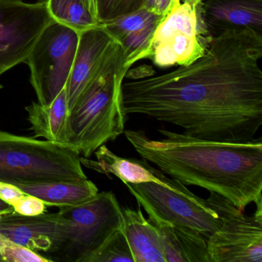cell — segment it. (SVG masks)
<instances>
[{"mask_svg":"<svg viewBox=\"0 0 262 262\" xmlns=\"http://www.w3.org/2000/svg\"><path fill=\"white\" fill-rule=\"evenodd\" d=\"M262 35L228 30L202 57L122 83L126 116L143 115L206 140L248 142L262 125Z\"/></svg>","mask_w":262,"mask_h":262,"instance_id":"1","label":"cell"},{"mask_svg":"<svg viewBox=\"0 0 262 262\" xmlns=\"http://www.w3.org/2000/svg\"><path fill=\"white\" fill-rule=\"evenodd\" d=\"M159 132L163 139H150L142 130H125L124 134L142 159L184 185L217 193L242 210L261 202V138L220 142L165 128Z\"/></svg>","mask_w":262,"mask_h":262,"instance_id":"2","label":"cell"},{"mask_svg":"<svg viewBox=\"0 0 262 262\" xmlns=\"http://www.w3.org/2000/svg\"><path fill=\"white\" fill-rule=\"evenodd\" d=\"M123 51L116 42L113 51L69 114L67 145L85 158L125 131L122 83L128 70Z\"/></svg>","mask_w":262,"mask_h":262,"instance_id":"3","label":"cell"},{"mask_svg":"<svg viewBox=\"0 0 262 262\" xmlns=\"http://www.w3.org/2000/svg\"><path fill=\"white\" fill-rule=\"evenodd\" d=\"M85 179L80 154L70 145L0 131V182L18 186Z\"/></svg>","mask_w":262,"mask_h":262,"instance_id":"4","label":"cell"},{"mask_svg":"<svg viewBox=\"0 0 262 262\" xmlns=\"http://www.w3.org/2000/svg\"><path fill=\"white\" fill-rule=\"evenodd\" d=\"M50 261L88 262L116 231L123 228L122 206L113 191H102L88 202L61 207Z\"/></svg>","mask_w":262,"mask_h":262,"instance_id":"5","label":"cell"},{"mask_svg":"<svg viewBox=\"0 0 262 262\" xmlns=\"http://www.w3.org/2000/svg\"><path fill=\"white\" fill-rule=\"evenodd\" d=\"M159 182L125 184L146 211L174 225L186 227L208 238L221 226L217 212L176 179L158 170Z\"/></svg>","mask_w":262,"mask_h":262,"instance_id":"6","label":"cell"},{"mask_svg":"<svg viewBox=\"0 0 262 262\" xmlns=\"http://www.w3.org/2000/svg\"><path fill=\"white\" fill-rule=\"evenodd\" d=\"M211 39L201 19L199 4L173 0L156 27L149 59L159 68L189 65L203 56Z\"/></svg>","mask_w":262,"mask_h":262,"instance_id":"7","label":"cell"},{"mask_svg":"<svg viewBox=\"0 0 262 262\" xmlns=\"http://www.w3.org/2000/svg\"><path fill=\"white\" fill-rule=\"evenodd\" d=\"M205 201L222 222L207 238L210 262H262V201L252 215L217 193Z\"/></svg>","mask_w":262,"mask_h":262,"instance_id":"8","label":"cell"},{"mask_svg":"<svg viewBox=\"0 0 262 262\" xmlns=\"http://www.w3.org/2000/svg\"><path fill=\"white\" fill-rule=\"evenodd\" d=\"M79 39L77 32L54 22L42 32L26 59L30 82L41 105L51 104L66 88Z\"/></svg>","mask_w":262,"mask_h":262,"instance_id":"9","label":"cell"},{"mask_svg":"<svg viewBox=\"0 0 262 262\" xmlns=\"http://www.w3.org/2000/svg\"><path fill=\"white\" fill-rule=\"evenodd\" d=\"M53 23L45 1L0 0V76L25 62L42 32Z\"/></svg>","mask_w":262,"mask_h":262,"instance_id":"10","label":"cell"},{"mask_svg":"<svg viewBox=\"0 0 262 262\" xmlns=\"http://www.w3.org/2000/svg\"><path fill=\"white\" fill-rule=\"evenodd\" d=\"M116 42L102 25L79 34L76 56L66 85L69 112L97 74Z\"/></svg>","mask_w":262,"mask_h":262,"instance_id":"11","label":"cell"},{"mask_svg":"<svg viewBox=\"0 0 262 262\" xmlns=\"http://www.w3.org/2000/svg\"><path fill=\"white\" fill-rule=\"evenodd\" d=\"M162 17L163 16L155 12L142 8L102 24L122 47L125 59L124 67L128 71L138 61L149 59L153 36Z\"/></svg>","mask_w":262,"mask_h":262,"instance_id":"12","label":"cell"},{"mask_svg":"<svg viewBox=\"0 0 262 262\" xmlns=\"http://www.w3.org/2000/svg\"><path fill=\"white\" fill-rule=\"evenodd\" d=\"M199 10L211 38L246 29L262 35V0H204Z\"/></svg>","mask_w":262,"mask_h":262,"instance_id":"13","label":"cell"},{"mask_svg":"<svg viewBox=\"0 0 262 262\" xmlns=\"http://www.w3.org/2000/svg\"><path fill=\"white\" fill-rule=\"evenodd\" d=\"M58 230V213L26 216L16 212L0 216V234L33 251L48 252Z\"/></svg>","mask_w":262,"mask_h":262,"instance_id":"14","label":"cell"},{"mask_svg":"<svg viewBox=\"0 0 262 262\" xmlns=\"http://www.w3.org/2000/svg\"><path fill=\"white\" fill-rule=\"evenodd\" d=\"M157 230L166 262H210L207 238L194 230L174 225L146 211Z\"/></svg>","mask_w":262,"mask_h":262,"instance_id":"15","label":"cell"},{"mask_svg":"<svg viewBox=\"0 0 262 262\" xmlns=\"http://www.w3.org/2000/svg\"><path fill=\"white\" fill-rule=\"evenodd\" d=\"M123 231L135 262H166L162 242L154 225L145 219L142 206L137 209L122 206Z\"/></svg>","mask_w":262,"mask_h":262,"instance_id":"16","label":"cell"},{"mask_svg":"<svg viewBox=\"0 0 262 262\" xmlns=\"http://www.w3.org/2000/svg\"><path fill=\"white\" fill-rule=\"evenodd\" d=\"M26 110L35 138L42 137L50 142L68 145L70 112L66 88L50 105L33 102L26 107Z\"/></svg>","mask_w":262,"mask_h":262,"instance_id":"17","label":"cell"},{"mask_svg":"<svg viewBox=\"0 0 262 262\" xmlns=\"http://www.w3.org/2000/svg\"><path fill=\"white\" fill-rule=\"evenodd\" d=\"M97 160L81 158V162L87 168L106 176L114 174L124 184H139L159 182L158 169L142 159H125L108 149L105 145L95 151Z\"/></svg>","mask_w":262,"mask_h":262,"instance_id":"18","label":"cell"},{"mask_svg":"<svg viewBox=\"0 0 262 262\" xmlns=\"http://www.w3.org/2000/svg\"><path fill=\"white\" fill-rule=\"evenodd\" d=\"M25 194L36 196L46 205L58 208L75 206L91 200L99 193L97 186L88 179L83 181H59L18 185Z\"/></svg>","mask_w":262,"mask_h":262,"instance_id":"19","label":"cell"},{"mask_svg":"<svg viewBox=\"0 0 262 262\" xmlns=\"http://www.w3.org/2000/svg\"><path fill=\"white\" fill-rule=\"evenodd\" d=\"M54 22L81 34L101 26L80 0H45Z\"/></svg>","mask_w":262,"mask_h":262,"instance_id":"20","label":"cell"},{"mask_svg":"<svg viewBox=\"0 0 262 262\" xmlns=\"http://www.w3.org/2000/svg\"><path fill=\"white\" fill-rule=\"evenodd\" d=\"M135 262L123 228L116 230L88 262Z\"/></svg>","mask_w":262,"mask_h":262,"instance_id":"21","label":"cell"},{"mask_svg":"<svg viewBox=\"0 0 262 262\" xmlns=\"http://www.w3.org/2000/svg\"><path fill=\"white\" fill-rule=\"evenodd\" d=\"M96 6L102 25L144 8V0H96Z\"/></svg>","mask_w":262,"mask_h":262,"instance_id":"22","label":"cell"},{"mask_svg":"<svg viewBox=\"0 0 262 262\" xmlns=\"http://www.w3.org/2000/svg\"><path fill=\"white\" fill-rule=\"evenodd\" d=\"M0 254L4 262H50L36 251L15 243L0 234Z\"/></svg>","mask_w":262,"mask_h":262,"instance_id":"23","label":"cell"},{"mask_svg":"<svg viewBox=\"0 0 262 262\" xmlns=\"http://www.w3.org/2000/svg\"><path fill=\"white\" fill-rule=\"evenodd\" d=\"M15 212L26 216H35L45 213L47 205L39 198L25 194L13 205Z\"/></svg>","mask_w":262,"mask_h":262,"instance_id":"24","label":"cell"},{"mask_svg":"<svg viewBox=\"0 0 262 262\" xmlns=\"http://www.w3.org/2000/svg\"><path fill=\"white\" fill-rule=\"evenodd\" d=\"M25 193L16 185L0 182V199L13 206Z\"/></svg>","mask_w":262,"mask_h":262,"instance_id":"25","label":"cell"},{"mask_svg":"<svg viewBox=\"0 0 262 262\" xmlns=\"http://www.w3.org/2000/svg\"><path fill=\"white\" fill-rule=\"evenodd\" d=\"M173 0H156V13L165 16L171 8Z\"/></svg>","mask_w":262,"mask_h":262,"instance_id":"26","label":"cell"},{"mask_svg":"<svg viewBox=\"0 0 262 262\" xmlns=\"http://www.w3.org/2000/svg\"><path fill=\"white\" fill-rule=\"evenodd\" d=\"M81 2L87 7L89 11L92 13L93 16L98 20L97 6H96V0H80Z\"/></svg>","mask_w":262,"mask_h":262,"instance_id":"27","label":"cell"},{"mask_svg":"<svg viewBox=\"0 0 262 262\" xmlns=\"http://www.w3.org/2000/svg\"><path fill=\"white\" fill-rule=\"evenodd\" d=\"M14 212V208L12 205H9L7 202H4L0 199V214H7Z\"/></svg>","mask_w":262,"mask_h":262,"instance_id":"28","label":"cell"},{"mask_svg":"<svg viewBox=\"0 0 262 262\" xmlns=\"http://www.w3.org/2000/svg\"><path fill=\"white\" fill-rule=\"evenodd\" d=\"M156 0H144V8L156 13Z\"/></svg>","mask_w":262,"mask_h":262,"instance_id":"29","label":"cell"},{"mask_svg":"<svg viewBox=\"0 0 262 262\" xmlns=\"http://www.w3.org/2000/svg\"><path fill=\"white\" fill-rule=\"evenodd\" d=\"M181 1H185V0H181ZM188 1H191V2L194 3L195 4H199L202 2V1H204V0H188Z\"/></svg>","mask_w":262,"mask_h":262,"instance_id":"30","label":"cell"},{"mask_svg":"<svg viewBox=\"0 0 262 262\" xmlns=\"http://www.w3.org/2000/svg\"><path fill=\"white\" fill-rule=\"evenodd\" d=\"M0 262H4V259H3L2 256H1V254H0Z\"/></svg>","mask_w":262,"mask_h":262,"instance_id":"31","label":"cell"},{"mask_svg":"<svg viewBox=\"0 0 262 262\" xmlns=\"http://www.w3.org/2000/svg\"><path fill=\"white\" fill-rule=\"evenodd\" d=\"M0 89H2V85H0Z\"/></svg>","mask_w":262,"mask_h":262,"instance_id":"32","label":"cell"},{"mask_svg":"<svg viewBox=\"0 0 262 262\" xmlns=\"http://www.w3.org/2000/svg\"><path fill=\"white\" fill-rule=\"evenodd\" d=\"M2 215V214H0V216Z\"/></svg>","mask_w":262,"mask_h":262,"instance_id":"33","label":"cell"},{"mask_svg":"<svg viewBox=\"0 0 262 262\" xmlns=\"http://www.w3.org/2000/svg\"><path fill=\"white\" fill-rule=\"evenodd\" d=\"M42 1H45V0H42Z\"/></svg>","mask_w":262,"mask_h":262,"instance_id":"34","label":"cell"}]
</instances>
